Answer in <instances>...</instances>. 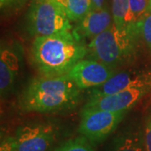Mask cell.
<instances>
[{
    "mask_svg": "<svg viewBox=\"0 0 151 151\" xmlns=\"http://www.w3.org/2000/svg\"><path fill=\"white\" fill-rule=\"evenodd\" d=\"M33 65L42 76L66 75L88 54L87 45L68 32L35 37L30 50Z\"/></svg>",
    "mask_w": 151,
    "mask_h": 151,
    "instance_id": "obj_2",
    "label": "cell"
},
{
    "mask_svg": "<svg viewBox=\"0 0 151 151\" xmlns=\"http://www.w3.org/2000/svg\"><path fill=\"white\" fill-rule=\"evenodd\" d=\"M134 86L151 89V70L118 71L105 84L92 89L90 97L110 95Z\"/></svg>",
    "mask_w": 151,
    "mask_h": 151,
    "instance_id": "obj_9",
    "label": "cell"
},
{
    "mask_svg": "<svg viewBox=\"0 0 151 151\" xmlns=\"http://www.w3.org/2000/svg\"><path fill=\"white\" fill-rule=\"evenodd\" d=\"M149 12L151 13V0H150V3H149Z\"/></svg>",
    "mask_w": 151,
    "mask_h": 151,
    "instance_id": "obj_22",
    "label": "cell"
},
{
    "mask_svg": "<svg viewBox=\"0 0 151 151\" xmlns=\"http://www.w3.org/2000/svg\"><path fill=\"white\" fill-rule=\"evenodd\" d=\"M106 0H92V9H102L105 6Z\"/></svg>",
    "mask_w": 151,
    "mask_h": 151,
    "instance_id": "obj_21",
    "label": "cell"
},
{
    "mask_svg": "<svg viewBox=\"0 0 151 151\" xmlns=\"http://www.w3.org/2000/svg\"><path fill=\"white\" fill-rule=\"evenodd\" d=\"M57 137V129L50 122H35L19 126L14 140L16 151H50Z\"/></svg>",
    "mask_w": 151,
    "mask_h": 151,
    "instance_id": "obj_6",
    "label": "cell"
},
{
    "mask_svg": "<svg viewBox=\"0 0 151 151\" xmlns=\"http://www.w3.org/2000/svg\"><path fill=\"white\" fill-rule=\"evenodd\" d=\"M127 112L82 108L78 131L92 144L105 140L118 128Z\"/></svg>",
    "mask_w": 151,
    "mask_h": 151,
    "instance_id": "obj_5",
    "label": "cell"
},
{
    "mask_svg": "<svg viewBox=\"0 0 151 151\" xmlns=\"http://www.w3.org/2000/svg\"><path fill=\"white\" fill-rule=\"evenodd\" d=\"M81 89L67 75L34 78L24 88L19 99L24 113H48L75 108L81 98Z\"/></svg>",
    "mask_w": 151,
    "mask_h": 151,
    "instance_id": "obj_1",
    "label": "cell"
},
{
    "mask_svg": "<svg viewBox=\"0 0 151 151\" xmlns=\"http://www.w3.org/2000/svg\"><path fill=\"white\" fill-rule=\"evenodd\" d=\"M51 151H96L92 143L84 136H78L64 141Z\"/></svg>",
    "mask_w": 151,
    "mask_h": 151,
    "instance_id": "obj_15",
    "label": "cell"
},
{
    "mask_svg": "<svg viewBox=\"0 0 151 151\" xmlns=\"http://www.w3.org/2000/svg\"><path fill=\"white\" fill-rule=\"evenodd\" d=\"M50 1H53V0H50Z\"/></svg>",
    "mask_w": 151,
    "mask_h": 151,
    "instance_id": "obj_23",
    "label": "cell"
},
{
    "mask_svg": "<svg viewBox=\"0 0 151 151\" xmlns=\"http://www.w3.org/2000/svg\"><path fill=\"white\" fill-rule=\"evenodd\" d=\"M107 151H145L144 129L139 122H131L113 136Z\"/></svg>",
    "mask_w": 151,
    "mask_h": 151,
    "instance_id": "obj_11",
    "label": "cell"
},
{
    "mask_svg": "<svg viewBox=\"0 0 151 151\" xmlns=\"http://www.w3.org/2000/svg\"><path fill=\"white\" fill-rule=\"evenodd\" d=\"M144 139L145 151H151V115H150L145 121L144 127Z\"/></svg>",
    "mask_w": 151,
    "mask_h": 151,
    "instance_id": "obj_19",
    "label": "cell"
},
{
    "mask_svg": "<svg viewBox=\"0 0 151 151\" xmlns=\"http://www.w3.org/2000/svg\"><path fill=\"white\" fill-rule=\"evenodd\" d=\"M150 93L151 89L147 87H130L110 95L89 97L83 108L128 112Z\"/></svg>",
    "mask_w": 151,
    "mask_h": 151,
    "instance_id": "obj_8",
    "label": "cell"
},
{
    "mask_svg": "<svg viewBox=\"0 0 151 151\" xmlns=\"http://www.w3.org/2000/svg\"><path fill=\"white\" fill-rule=\"evenodd\" d=\"M0 151H16L14 137L8 136L2 138L1 145H0Z\"/></svg>",
    "mask_w": 151,
    "mask_h": 151,
    "instance_id": "obj_20",
    "label": "cell"
},
{
    "mask_svg": "<svg viewBox=\"0 0 151 151\" xmlns=\"http://www.w3.org/2000/svg\"><path fill=\"white\" fill-rule=\"evenodd\" d=\"M19 68V58L14 50L4 47L0 52V94L5 97L12 91Z\"/></svg>",
    "mask_w": 151,
    "mask_h": 151,
    "instance_id": "obj_12",
    "label": "cell"
},
{
    "mask_svg": "<svg viewBox=\"0 0 151 151\" xmlns=\"http://www.w3.org/2000/svg\"><path fill=\"white\" fill-rule=\"evenodd\" d=\"M129 0H112L111 12L113 24L118 28H125L129 14Z\"/></svg>",
    "mask_w": 151,
    "mask_h": 151,
    "instance_id": "obj_16",
    "label": "cell"
},
{
    "mask_svg": "<svg viewBox=\"0 0 151 151\" xmlns=\"http://www.w3.org/2000/svg\"><path fill=\"white\" fill-rule=\"evenodd\" d=\"M29 32L35 37L72 32L71 22L54 1L34 0L26 16Z\"/></svg>",
    "mask_w": 151,
    "mask_h": 151,
    "instance_id": "obj_4",
    "label": "cell"
},
{
    "mask_svg": "<svg viewBox=\"0 0 151 151\" xmlns=\"http://www.w3.org/2000/svg\"><path fill=\"white\" fill-rule=\"evenodd\" d=\"M113 24L112 12L105 5L102 9H91L81 20L76 23L72 33L76 39L92 40Z\"/></svg>",
    "mask_w": 151,
    "mask_h": 151,
    "instance_id": "obj_10",
    "label": "cell"
},
{
    "mask_svg": "<svg viewBox=\"0 0 151 151\" xmlns=\"http://www.w3.org/2000/svg\"><path fill=\"white\" fill-rule=\"evenodd\" d=\"M118 71L93 59H81L66 75L81 90L96 88L105 84Z\"/></svg>",
    "mask_w": 151,
    "mask_h": 151,
    "instance_id": "obj_7",
    "label": "cell"
},
{
    "mask_svg": "<svg viewBox=\"0 0 151 151\" xmlns=\"http://www.w3.org/2000/svg\"><path fill=\"white\" fill-rule=\"evenodd\" d=\"M140 30L141 38L151 51V13H148L138 24Z\"/></svg>",
    "mask_w": 151,
    "mask_h": 151,
    "instance_id": "obj_18",
    "label": "cell"
},
{
    "mask_svg": "<svg viewBox=\"0 0 151 151\" xmlns=\"http://www.w3.org/2000/svg\"><path fill=\"white\" fill-rule=\"evenodd\" d=\"M61 7L70 22H79L92 9V0H53Z\"/></svg>",
    "mask_w": 151,
    "mask_h": 151,
    "instance_id": "obj_13",
    "label": "cell"
},
{
    "mask_svg": "<svg viewBox=\"0 0 151 151\" xmlns=\"http://www.w3.org/2000/svg\"><path fill=\"white\" fill-rule=\"evenodd\" d=\"M149 3L150 0H129V9L126 24H138L149 13Z\"/></svg>",
    "mask_w": 151,
    "mask_h": 151,
    "instance_id": "obj_14",
    "label": "cell"
},
{
    "mask_svg": "<svg viewBox=\"0 0 151 151\" xmlns=\"http://www.w3.org/2000/svg\"><path fill=\"white\" fill-rule=\"evenodd\" d=\"M140 38L139 24L121 29L113 24L87 45V55L117 70L134 59Z\"/></svg>",
    "mask_w": 151,
    "mask_h": 151,
    "instance_id": "obj_3",
    "label": "cell"
},
{
    "mask_svg": "<svg viewBox=\"0 0 151 151\" xmlns=\"http://www.w3.org/2000/svg\"><path fill=\"white\" fill-rule=\"evenodd\" d=\"M29 0H0L2 15L12 16L21 11Z\"/></svg>",
    "mask_w": 151,
    "mask_h": 151,
    "instance_id": "obj_17",
    "label": "cell"
}]
</instances>
